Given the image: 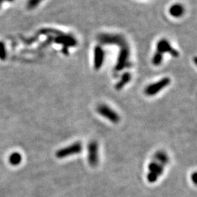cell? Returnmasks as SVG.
<instances>
[{"instance_id": "3957f363", "label": "cell", "mask_w": 197, "mask_h": 197, "mask_svg": "<svg viewBox=\"0 0 197 197\" xmlns=\"http://www.w3.org/2000/svg\"><path fill=\"white\" fill-rule=\"evenodd\" d=\"M97 112L99 115L104 117L112 123H117L120 121V116L110 107L106 104H100L97 107Z\"/></svg>"}, {"instance_id": "4fadbf2b", "label": "cell", "mask_w": 197, "mask_h": 197, "mask_svg": "<svg viewBox=\"0 0 197 197\" xmlns=\"http://www.w3.org/2000/svg\"><path fill=\"white\" fill-rule=\"evenodd\" d=\"M21 156L18 153H13L9 158L10 163L13 165L19 164L21 163Z\"/></svg>"}, {"instance_id": "30bf717a", "label": "cell", "mask_w": 197, "mask_h": 197, "mask_svg": "<svg viewBox=\"0 0 197 197\" xmlns=\"http://www.w3.org/2000/svg\"><path fill=\"white\" fill-rule=\"evenodd\" d=\"M184 12V7L180 4H175L170 8V14L174 18H180L183 15Z\"/></svg>"}, {"instance_id": "9c48e42d", "label": "cell", "mask_w": 197, "mask_h": 197, "mask_svg": "<svg viewBox=\"0 0 197 197\" xmlns=\"http://www.w3.org/2000/svg\"><path fill=\"white\" fill-rule=\"evenodd\" d=\"M129 57V50L128 48H123L122 51L120 53V56L118 58V64L116 65L117 70H121L126 66V63L128 60Z\"/></svg>"}, {"instance_id": "6da1fadb", "label": "cell", "mask_w": 197, "mask_h": 197, "mask_svg": "<svg viewBox=\"0 0 197 197\" xmlns=\"http://www.w3.org/2000/svg\"><path fill=\"white\" fill-rule=\"evenodd\" d=\"M170 78L165 77L163 79L160 80V81L156 82V83L148 85L146 87L145 90V93L146 95L150 96V97L156 95V94L159 93L161 90H163L164 88L170 85Z\"/></svg>"}, {"instance_id": "ba28073f", "label": "cell", "mask_w": 197, "mask_h": 197, "mask_svg": "<svg viewBox=\"0 0 197 197\" xmlns=\"http://www.w3.org/2000/svg\"><path fill=\"white\" fill-rule=\"evenodd\" d=\"M101 41L104 44H121L124 43V40L121 36L110 35V34H104L100 38Z\"/></svg>"}, {"instance_id": "5b68a950", "label": "cell", "mask_w": 197, "mask_h": 197, "mask_svg": "<svg viewBox=\"0 0 197 197\" xmlns=\"http://www.w3.org/2000/svg\"><path fill=\"white\" fill-rule=\"evenodd\" d=\"M88 158L91 167L97 166L99 163V145L96 141H91L88 145Z\"/></svg>"}, {"instance_id": "9a60e30c", "label": "cell", "mask_w": 197, "mask_h": 197, "mask_svg": "<svg viewBox=\"0 0 197 197\" xmlns=\"http://www.w3.org/2000/svg\"><path fill=\"white\" fill-rule=\"evenodd\" d=\"M196 172H194V173H193V176H192V179H193V183H194V184H196V179H195V178H196Z\"/></svg>"}, {"instance_id": "5bb4252c", "label": "cell", "mask_w": 197, "mask_h": 197, "mask_svg": "<svg viewBox=\"0 0 197 197\" xmlns=\"http://www.w3.org/2000/svg\"><path fill=\"white\" fill-rule=\"evenodd\" d=\"M162 60H163V54L160 53L159 52H157L153 56L152 59V63L155 66H158L161 64Z\"/></svg>"}, {"instance_id": "7a4b0ae2", "label": "cell", "mask_w": 197, "mask_h": 197, "mask_svg": "<svg viewBox=\"0 0 197 197\" xmlns=\"http://www.w3.org/2000/svg\"><path fill=\"white\" fill-rule=\"evenodd\" d=\"M83 151V145L81 142H76L67 147L62 148L56 153V156L58 158H64L66 157L78 154Z\"/></svg>"}, {"instance_id": "277c9868", "label": "cell", "mask_w": 197, "mask_h": 197, "mask_svg": "<svg viewBox=\"0 0 197 197\" xmlns=\"http://www.w3.org/2000/svg\"><path fill=\"white\" fill-rule=\"evenodd\" d=\"M148 170H149V173L148 175V180L153 183L156 182L158 177L163 174L164 166L156 163V161H153L148 166Z\"/></svg>"}, {"instance_id": "8992f818", "label": "cell", "mask_w": 197, "mask_h": 197, "mask_svg": "<svg viewBox=\"0 0 197 197\" xmlns=\"http://www.w3.org/2000/svg\"><path fill=\"white\" fill-rule=\"evenodd\" d=\"M157 50H158L157 52H159L161 54L169 53L174 57H177L179 56L178 52L171 46L170 43L166 39H161V40L158 41V44H157Z\"/></svg>"}, {"instance_id": "7c38bea8", "label": "cell", "mask_w": 197, "mask_h": 197, "mask_svg": "<svg viewBox=\"0 0 197 197\" xmlns=\"http://www.w3.org/2000/svg\"><path fill=\"white\" fill-rule=\"evenodd\" d=\"M155 158H156L158 161L161 162V164L163 166H164L165 164H167L169 162V157L164 152L162 151H158L155 155Z\"/></svg>"}, {"instance_id": "8fae6325", "label": "cell", "mask_w": 197, "mask_h": 197, "mask_svg": "<svg viewBox=\"0 0 197 197\" xmlns=\"http://www.w3.org/2000/svg\"><path fill=\"white\" fill-rule=\"evenodd\" d=\"M131 78H132V75H131L130 73L125 72L124 74L122 75L121 81H120L116 84V89L121 90L122 88H123V87H124L125 85L131 81Z\"/></svg>"}, {"instance_id": "52a82bcc", "label": "cell", "mask_w": 197, "mask_h": 197, "mask_svg": "<svg viewBox=\"0 0 197 197\" xmlns=\"http://www.w3.org/2000/svg\"><path fill=\"white\" fill-rule=\"evenodd\" d=\"M104 52L101 47L97 46L94 49V67L96 69H99L102 67L104 62Z\"/></svg>"}]
</instances>
